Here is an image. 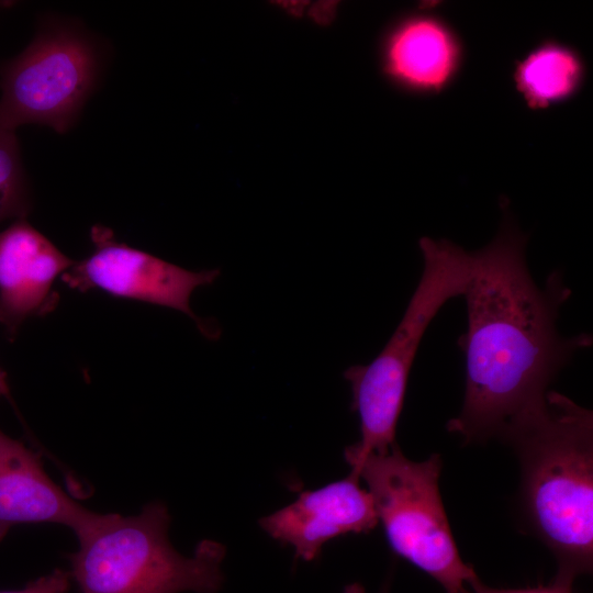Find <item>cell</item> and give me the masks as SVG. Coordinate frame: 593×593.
I'll list each match as a JSON object with an SVG mask.
<instances>
[{
	"instance_id": "cell-1",
	"label": "cell",
	"mask_w": 593,
	"mask_h": 593,
	"mask_svg": "<svg viewBox=\"0 0 593 593\" xmlns=\"http://www.w3.org/2000/svg\"><path fill=\"white\" fill-rule=\"evenodd\" d=\"M526 236L506 216L497 236L471 253L462 296L467 329L459 338L465 355V398L447 423L465 443L503 438L534 410L575 351L592 344L589 334L563 337L557 328L571 291L559 271L538 286L525 258Z\"/></svg>"
},
{
	"instance_id": "cell-2",
	"label": "cell",
	"mask_w": 593,
	"mask_h": 593,
	"mask_svg": "<svg viewBox=\"0 0 593 593\" xmlns=\"http://www.w3.org/2000/svg\"><path fill=\"white\" fill-rule=\"evenodd\" d=\"M521 467V506L550 549L556 582L572 585L593 566V413L549 390L503 436Z\"/></svg>"
},
{
	"instance_id": "cell-3",
	"label": "cell",
	"mask_w": 593,
	"mask_h": 593,
	"mask_svg": "<svg viewBox=\"0 0 593 593\" xmlns=\"http://www.w3.org/2000/svg\"><path fill=\"white\" fill-rule=\"evenodd\" d=\"M169 524L161 502L133 516L102 514L78 538L71 579L82 593H216L224 580V546L205 539L191 557L182 556L169 541Z\"/></svg>"
},
{
	"instance_id": "cell-4",
	"label": "cell",
	"mask_w": 593,
	"mask_h": 593,
	"mask_svg": "<svg viewBox=\"0 0 593 593\" xmlns=\"http://www.w3.org/2000/svg\"><path fill=\"white\" fill-rule=\"evenodd\" d=\"M423 270L404 314L383 349L368 365L344 371L358 414L360 439L345 449L347 461L385 454L396 445V426L407 380L422 338L441 306L462 296L471 269V253L447 239L419 240Z\"/></svg>"
},
{
	"instance_id": "cell-5",
	"label": "cell",
	"mask_w": 593,
	"mask_h": 593,
	"mask_svg": "<svg viewBox=\"0 0 593 593\" xmlns=\"http://www.w3.org/2000/svg\"><path fill=\"white\" fill-rule=\"evenodd\" d=\"M363 480L391 549L436 580L446 593H473L479 579L454 539L439 490L441 459L406 458L398 444L349 466Z\"/></svg>"
},
{
	"instance_id": "cell-6",
	"label": "cell",
	"mask_w": 593,
	"mask_h": 593,
	"mask_svg": "<svg viewBox=\"0 0 593 593\" xmlns=\"http://www.w3.org/2000/svg\"><path fill=\"white\" fill-rule=\"evenodd\" d=\"M98 60L91 43L74 31L38 34L0 70V124L29 123L66 132L89 96Z\"/></svg>"
},
{
	"instance_id": "cell-7",
	"label": "cell",
	"mask_w": 593,
	"mask_h": 593,
	"mask_svg": "<svg viewBox=\"0 0 593 593\" xmlns=\"http://www.w3.org/2000/svg\"><path fill=\"white\" fill-rule=\"evenodd\" d=\"M94 250L61 276L71 289L100 290L112 296L137 300L180 311L198 321L190 299L200 287L212 284L219 269L191 271L114 238L111 230L93 226Z\"/></svg>"
},
{
	"instance_id": "cell-8",
	"label": "cell",
	"mask_w": 593,
	"mask_h": 593,
	"mask_svg": "<svg viewBox=\"0 0 593 593\" xmlns=\"http://www.w3.org/2000/svg\"><path fill=\"white\" fill-rule=\"evenodd\" d=\"M350 474L320 489L300 493L289 505L259 521L273 539L291 546L295 557L316 559L323 546L339 536L371 532L378 524L372 496Z\"/></svg>"
},
{
	"instance_id": "cell-9",
	"label": "cell",
	"mask_w": 593,
	"mask_h": 593,
	"mask_svg": "<svg viewBox=\"0 0 593 593\" xmlns=\"http://www.w3.org/2000/svg\"><path fill=\"white\" fill-rule=\"evenodd\" d=\"M74 264L25 219L0 232V324L10 337L55 305L54 282Z\"/></svg>"
},
{
	"instance_id": "cell-10",
	"label": "cell",
	"mask_w": 593,
	"mask_h": 593,
	"mask_svg": "<svg viewBox=\"0 0 593 593\" xmlns=\"http://www.w3.org/2000/svg\"><path fill=\"white\" fill-rule=\"evenodd\" d=\"M101 516L58 486L38 455L0 430V541L10 528L26 523L60 524L78 539Z\"/></svg>"
},
{
	"instance_id": "cell-11",
	"label": "cell",
	"mask_w": 593,
	"mask_h": 593,
	"mask_svg": "<svg viewBox=\"0 0 593 593\" xmlns=\"http://www.w3.org/2000/svg\"><path fill=\"white\" fill-rule=\"evenodd\" d=\"M459 46L452 33L429 16H415L400 24L385 48L388 74L417 91H438L455 75Z\"/></svg>"
},
{
	"instance_id": "cell-12",
	"label": "cell",
	"mask_w": 593,
	"mask_h": 593,
	"mask_svg": "<svg viewBox=\"0 0 593 593\" xmlns=\"http://www.w3.org/2000/svg\"><path fill=\"white\" fill-rule=\"evenodd\" d=\"M582 77L579 57L569 48L546 44L522 60L515 72L519 92L532 108H545L574 92Z\"/></svg>"
},
{
	"instance_id": "cell-13",
	"label": "cell",
	"mask_w": 593,
	"mask_h": 593,
	"mask_svg": "<svg viewBox=\"0 0 593 593\" xmlns=\"http://www.w3.org/2000/svg\"><path fill=\"white\" fill-rule=\"evenodd\" d=\"M31 206L15 131L0 124V224L21 220Z\"/></svg>"
},
{
	"instance_id": "cell-14",
	"label": "cell",
	"mask_w": 593,
	"mask_h": 593,
	"mask_svg": "<svg viewBox=\"0 0 593 593\" xmlns=\"http://www.w3.org/2000/svg\"><path fill=\"white\" fill-rule=\"evenodd\" d=\"M70 580L69 571L56 569L30 582L21 590L1 591L0 593H66L70 588Z\"/></svg>"
},
{
	"instance_id": "cell-15",
	"label": "cell",
	"mask_w": 593,
	"mask_h": 593,
	"mask_svg": "<svg viewBox=\"0 0 593 593\" xmlns=\"http://www.w3.org/2000/svg\"><path fill=\"white\" fill-rule=\"evenodd\" d=\"M473 593H572V585L559 583L556 581L550 582L548 585H540L535 588L525 589H496L485 585L477 579L471 584Z\"/></svg>"
},
{
	"instance_id": "cell-16",
	"label": "cell",
	"mask_w": 593,
	"mask_h": 593,
	"mask_svg": "<svg viewBox=\"0 0 593 593\" xmlns=\"http://www.w3.org/2000/svg\"><path fill=\"white\" fill-rule=\"evenodd\" d=\"M344 593H365V589L359 583H351L345 588Z\"/></svg>"
},
{
	"instance_id": "cell-17",
	"label": "cell",
	"mask_w": 593,
	"mask_h": 593,
	"mask_svg": "<svg viewBox=\"0 0 593 593\" xmlns=\"http://www.w3.org/2000/svg\"><path fill=\"white\" fill-rule=\"evenodd\" d=\"M0 389L4 395H9V387L7 382V376L4 371L0 368Z\"/></svg>"
},
{
	"instance_id": "cell-18",
	"label": "cell",
	"mask_w": 593,
	"mask_h": 593,
	"mask_svg": "<svg viewBox=\"0 0 593 593\" xmlns=\"http://www.w3.org/2000/svg\"><path fill=\"white\" fill-rule=\"evenodd\" d=\"M1 395H4V394H3V392H2L1 389H0V396H1Z\"/></svg>"
}]
</instances>
